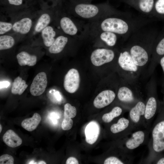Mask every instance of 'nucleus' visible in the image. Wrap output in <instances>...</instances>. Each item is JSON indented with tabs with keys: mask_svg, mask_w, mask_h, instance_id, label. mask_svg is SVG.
Returning <instances> with one entry per match:
<instances>
[{
	"mask_svg": "<svg viewBox=\"0 0 164 164\" xmlns=\"http://www.w3.org/2000/svg\"><path fill=\"white\" fill-rule=\"evenodd\" d=\"M73 125V121L71 118L67 117H64L61 124V128L64 131L70 129Z\"/></svg>",
	"mask_w": 164,
	"mask_h": 164,
	"instance_id": "72a5a7b5",
	"label": "nucleus"
},
{
	"mask_svg": "<svg viewBox=\"0 0 164 164\" xmlns=\"http://www.w3.org/2000/svg\"><path fill=\"white\" fill-rule=\"evenodd\" d=\"M100 127L95 121H92L86 126L85 130L86 142L93 144L97 141L100 133Z\"/></svg>",
	"mask_w": 164,
	"mask_h": 164,
	"instance_id": "a211bd4d",
	"label": "nucleus"
},
{
	"mask_svg": "<svg viewBox=\"0 0 164 164\" xmlns=\"http://www.w3.org/2000/svg\"><path fill=\"white\" fill-rule=\"evenodd\" d=\"M116 95L114 91L111 89L104 90L96 97L93 101L94 105L98 109L105 107L113 101Z\"/></svg>",
	"mask_w": 164,
	"mask_h": 164,
	"instance_id": "dca6fc26",
	"label": "nucleus"
},
{
	"mask_svg": "<svg viewBox=\"0 0 164 164\" xmlns=\"http://www.w3.org/2000/svg\"><path fill=\"white\" fill-rule=\"evenodd\" d=\"M56 32L53 27L48 26L42 31L41 36L45 45L50 47L55 40Z\"/></svg>",
	"mask_w": 164,
	"mask_h": 164,
	"instance_id": "b1692460",
	"label": "nucleus"
},
{
	"mask_svg": "<svg viewBox=\"0 0 164 164\" xmlns=\"http://www.w3.org/2000/svg\"><path fill=\"white\" fill-rule=\"evenodd\" d=\"M104 164H127L124 161L114 156L108 157L104 160Z\"/></svg>",
	"mask_w": 164,
	"mask_h": 164,
	"instance_id": "473e14b6",
	"label": "nucleus"
},
{
	"mask_svg": "<svg viewBox=\"0 0 164 164\" xmlns=\"http://www.w3.org/2000/svg\"><path fill=\"white\" fill-rule=\"evenodd\" d=\"M15 41L12 36L5 35L0 36V50H5L12 48L14 45Z\"/></svg>",
	"mask_w": 164,
	"mask_h": 164,
	"instance_id": "c85d7f7f",
	"label": "nucleus"
},
{
	"mask_svg": "<svg viewBox=\"0 0 164 164\" xmlns=\"http://www.w3.org/2000/svg\"><path fill=\"white\" fill-rule=\"evenodd\" d=\"M50 20V17L49 14L46 13L43 14L38 20L35 28V31L37 32L42 31L47 26Z\"/></svg>",
	"mask_w": 164,
	"mask_h": 164,
	"instance_id": "cd10ccee",
	"label": "nucleus"
},
{
	"mask_svg": "<svg viewBox=\"0 0 164 164\" xmlns=\"http://www.w3.org/2000/svg\"><path fill=\"white\" fill-rule=\"evenodd\" d=\"M28 87L26 81L22 78L18 77L15 78L12 83L11 92L14 94H22Z\"/></svg>",
	"mask_w": 164,
	"mask_h": 164,
	"instance_id": "a878e982",
	"label": "nucleus"
},
{
	"mask_svg": "<svg viewBox=\"0 0 164 164\" xmlns=\"http://www.w3.org/2000/svg\"><path fill=\"white\" fill-rule=\"evenodd\" d=\"M117 63L121 71L122 79L130 81H138L142 73L136 64L128 50L123 47L118 52Z\"/></svg>",
	"mask_w": 164,
	"mask_h": 164,
	"instance_id": "423d86ee",
	"label": "nucleus"
},
{
	"mask_svg": "<svg viewBox=\"0 0 164 164\" xmlns=\"http://www.w3.org/2000/svg\"><path fill=\"white\" fill-rule=\"evenodd\" d=\"M147 98L145 101L144 127L150 129L151 122L160 109L161 102L158 99L156 83L152 77L146 87Z\"/></svg>",
	"mask_w": 164,
	"mask_h": 164,
	"instance_id": "39448f33",
	"label": "nucleus"
},
{
	"mask_svg": "<svg viewBox=\"0 0 164 164\" xmlns=\"http://www.w3.org/2000/svg\"><path fill=\"white\" fill-rule=\"evenodd\" d=\"M163 56L164 34L155 40L152 48L151 61L146 75L148 76L152 75L156 67L159 64V59Z\"/></svg>",
	"mask_w": 164,
	"mask_h": 164,
	"instance_id": "9b49d317",
	"label": "nucleus"
},
{
	"mask_svg": "<svg viewBox=\"0 0 164 164\" xmlns=\"http://www.w3.org/2000/svg\"><path fill=\"white\" fill-rule=\"evenodd\" d=\"M152 15L164 18V0H156L155 1Z\"/></svg>",
	"mask_w": 164,
	"mask_h": 164,
	"instance_id": "c756f323",
	"label": "nucleus"
},
{
	"mask_svg": "<svg viewBox=\"0 0 164 164\" xmlns=\"http://www.w3.org/2000/svg\"><path fill=\"white\" fill-rule=\"evenodd\" d=\"M47 84V80L46 73L43 72L39 73L35 77L30 86L31 94L35 96L41 95L45 91Z\"/></svg>",
	"mask_w": 164,
	"mask_h": 164,
	"instance_id": "2eb2a0df",
	"label": "nucleus"
},
{
	"mask_svg": "<svg viewBox=\"0 0 164 164\" xmlns=\"http://www.w3.org/2000/svg\"><path fill=\"white\" fill-rule=\"evenodd\" d=\"M77 114L76 108L72 106L70 104L67 103L64 106V117H67L72 118H74Z\"/></svg>",
	"mask_w": 164,
	"mask_h": 164,
	"instance_id": "7c9ffc66",
	"label": "nucleus"
},
{
	"mask_svg": "<svg viewBox=\"0 0 164 164\" xmlns=\"http://www.w3.org/2000/svg\"><path fill=\"white\" fill-rule=\"evenodd\" d=\"M14 162V158L11 155L5 154L0 157V164H13Z\"/></svg>",
	"mask_w": 164,
	"mask_h": 164,
	"instance_id": "f704fd0d",
	"label": "nucleus"
},
{
	"mask_svg": "<svg viewBox=\"0 0 164 164\" xmlns=\"http://www.w3.org/2000/svg\"><path fill=\"white\" fill-rule=\"evenodd\" d=\"M38 164H46V162H45L43 161H40L38 163Z\"/></svg>",
	"mask_w": 164,
	"mask_h": 164,
	"instance_id": "79ce46f5",
	"label": "nucleus"
},
{
	"mask_svg": "<svg viewBox=\"0 0 164 164\" xmlns=\"http://www.w3.org/2000/svg\"><path fill=\"white\" fill-rule=\"evenodd\" d=\"M155 38L151 39H132L125 46L136 64L145 75L150 63L153 45Z\"/></svg>",
	"mask_w": 164,
	"mask_h": 164,
	"instance_id": "f03ea898",
	"label": "nucleus"
},
{
	"mask_svg": "<svg viewBox=\"0 0 164 164\" xmlns=\"http://www.w3.org/2000/svg\"><path fill=\"white\" fill-rule=\"evenodd\" d=\"M154 162L156 164H164V155L162 154L159 155L154 161Z\"/></svg>",
	"mask_w": 164,
	"mask_h": 164,
	"instance_id": "c9c22d12",
	"label": "nucleus"
},
{
	"mask_svg": "<svg viewBox=\"0 0 164 164\" xmlns=\"http://www.w3.org/2000/svg\"><path fill=\"white\" fill-rule=\"evenodd\" d=\"M132 23L118 13H111L88 25L89 32L107 31L121 37L128 34L132 29Z\"/></svg>",
	"mask_w": 164,
	"mask_h": 164,
	"instance_id": "f257e3e1",
	"label": "nucleus"
},
{
	"mask_svg": "<svg viewBox=\"0 0 164 164\" xmlns=\"http://www.w3.org/2000/svg\"><path fill=\"white\" fill-rule=\"evenodd\" d=\"M159 64L161 65L164 74V56H162L159 59Z\"/></svg>",
	"mask_w": 164,
	"mask_h": 164,
	"instance_id": "ea45409f",
	"label": "nucleus"
},
{
	"mask_svg": "<svg viewBox=\"0 0 164 164\" xmlns=\"http://www.w3.org/2000/svg\"><path fill=\"white\" fill-rule=\"evenodd\" d=\"M10 83L8 81H3L0 82V89L2 88L7 87L9 85Z\"/></svg>",
	"mask_w": 164,
	"mask_h": 164,
	"instance_id": "58836bf2",
	"label": "nucleus"
},
{
	"mask_svg": "<svg viewBox=\"0 0 164 164\" xmlns=\"http://www.w3.org/2000/svg\"><path fill=\"white\" fill-rule=\"evenodd\" d=\"M18 63L21 66L28 65L32 66L37 62V57L36 55H32L25 51H22L16 56Z\"/></svg>",
	"mask_w": 164,
	"mask_h": 164,
	"instance_id": "4be33fe9",
	"label": "nucleus"
},
{
	"mask_svg": "<svg viewBox=\"0 0 164 164\" xmlns=\"http://www.w3.org/2000/svg\"><path fill=\"white\" fill-rule=\"evenodd\" d=\"M69 40L68 38L63 35H60L56 37L53 44L49 48L50 53L57 54L61 52L64 49Z\"/></svg>",
	"mask_w": 164,
	"mask_h": 164,
	"instance_id": "412c9836",
	"label": "nucleus"
},
{
	"mask_svg": "<svg viewBox=\"0 0 164 164\" xmlns=\"http://www.w3.org/2000/svg\"><path fill=\"white\" fill-rule=\"evenodd\" d=\"M36 162H34L33 161H32L30 162L29 164H37Z\"/></svg>",
	"mask_w": 164,
	"mask_h": 164,
	"instance_id": "37998d69",
	"label": "nucleus"
},
{
	"mask_svg": "<svg viewBox=\"0 0 164 164\" xmlns=\"http://www.w3.org/2000/svg\"><path fill=\"white\" fill-rule=\"evenodd\" d=\"M122 80V84L118 89L117 97L123 107L129 110L139 101L143 99L142 89L138 81Z\"/></svg>",
	"mask_w": 164,
	"mask_h": 164,
	"instance_id": "20e7f679",
	"label": "nucleus"
},
{
	"mask_svg": "<svg viewBox=\"0 0 164 164\" xmlns=\"http://www.w3.org/2000/svg\"><path fill=\"white\" fill-rule=\"evenodd\" d=\"M41 119L40 115L37 113H35L32 117L23 120L21 123V126L28 131L34 130L40 123Z\"/></svg>",
	"mask_w": 164,
	"mask_h": 164,
	"instance_id": "5701e85b",
	"label": "nucleus"
},
{
	"mask_svg": "<svg viewBox=\"0 0 164 164\" xmlns=\"http://www.w3.org/2000/svg\"><path fill=\"white\" fill-rule=\"evenodd\" d=\"M9 3L15 5H19L22 3V0H7Z\"/></svg>",
	"mask_w": 164,
	"mask_h": 164,
	"instance_id": "4c0bfd02",
	"label": "nucleus"
},
{
	"mask_svg": "<svg viewBox=\"0 0 164 164\" xmlns=\"http://www.w3.org/2000/svg\"><path fill=\"white\" fill-rule=\"evenodd\" d=\"M80 78L77 70L72 68L65 75L63 86L65 90L70 93L75 92L80 86Z\"/></svg>",
	"mask_w": 164,
	"mask_h": 164,
	"instance_id": "ddd939ff",
	"label": "nucleus"
},
{
	"mask_svg": "<svg viewBox=\"0 0 164 164\" xmlns=\"http://www.w3.org/2000/svg\"><path fill=\"white\" fill-rule=\"evenodd\" d=\"M60 26L67 35L75 38H84L88 36V26H84L75 19L64 16L60 21Z\"/></svg>",
	"mask_w": 164,
	"mask_h": 164,
	"instance_id": "6e6552de",
	"label": "nucleus"
},
{
	"mask_svg": "<svg viewBox=\"0 0 164 164\" xmlns=\"http://www.w3.org/2000/svg\"><path fill=\"white\" fill-rule=\"evenodd\" d=\"M32 25V20L29 18H24L15 22L12 29L15 32L25 34L29 32Z\"/></svg>",
	"mask_w": 164,
	"mask_h": 164,
	"instance_id": "aec40b11",
	"label": "nucleus"
},
{
	"mask_svg": "<svg viewBox=\"0 0 164 164\" xmlns=\"http://www.w3.org/2000/svg\"><path fill=\"white\" fill-rule=\"evenodd\" d=\"M113 134L122 133L125 137L134 130L133 126L129 119L121 117L116 123L112 125L110 128Z\"/></svg>",
	"mask_w": 164,
	"mask_h": 164,
	"instance_id": "f3484780",
	"label": "nucleus"
},
{
	"mask_svg": "<svg viewBox=\"0 0 164 164\" xmlns=\"http://www.w3.org/2000/svg\"><path fill=\"white\" fill-rule=\"evenodd\" d=\"M158 115L151 131L149 159L153 161L164 152V104L161 102Z\"/></svg>",
	"mask_w": 164,
	"mask_h": 164,
	"instance_id": "7ed1b4c3",
	"label": "nucleus"
},
{
	"mask_svg": "<svg viewBox=\"0 0 164 164\" xmlns=\"http://www.w3.org/2000/svg\"><path fill=\"white\" fill-rule=\"evenodd\" d=\"M110 13L102 11L95 5L81 3L75 6L71 14L74 17L88 20L91 22L97 21Z\"/></svg>",
	"mask_w": 164,
	"mask_h": 164,
	"instance_id": "0eeeda50",
	"label": "nucleus"
},
{
	"mask_svg": "<svg viewBox=\"0 0 164 164\" xmlns=\"http://www.w3.org/2000/svg\"><path fill=\"white\" fill-rule=\"evenodd\" d=\"M2 139L8 146L15 148L20 145L22 143L21 138L12 130H7L4 134Z\"/></svg>",
	"mask_w": 164,
	"mask_h": 164,
	"instance_id": "6ab92c4d",
	"label": "nucleus"
},
{
	"mask_svg": "<svg viewBox=\"0 0 164 164\" xmlns=\"http://www.w3.org/2000/svg\"><path fill=\"white\" fill-rule=\"evenodd\" d=\"M12 24L9 22L0 21V34L2 35L10 30L12 28Z\"/></svg>",
	"mask_w": 164,
	"mask_h": 164,
	"instance_id": "2f4dec72",
	"label": "nucleus"
},
{
	"mask_svg": "<svg viewBox=\"0 0 164 164\" xmlns=\"http://www.w3.org/2000/svg\"><path fill=\"white\" fill-rule=\"evenodd\" d=\"M145 101L143 99L138 102L129 110L128 119L134 129L144 127Z\"/></svg>",
	"mask_w": 164,
	"mask_h": 164,
	"instance_id": "f8f14e48",
	"label": "nucleus"
},
{
	"mask_svg": "<svg viewBox=\"0 0 164 164\" xmlns=\"http://www.w3.org/2000/svg\"><path fill=\"white\" fill-rule=\"evenodd\" d=\"M2 129V127L1 124L0 125V133L1 132Z\"/></svg>",
	"mask_w": 164,
	"mask_h": 164,
	"instance_id": "c03bdc74",
	"label": "nucleus"
},
{
	"mask_svg": "<svg viewBox=\"0 0 164 164\" xmlns=\"http://www.w3.org/2000/svg\"><path fill=\"white\" fill-rule=\"evenodd\" d=\"M114 50L107 48L96 49L91 53L90 60L92 64L98 67L113 61L118 58V53L116 54Z\"/></svg>",
	"mask_w": 164,
	"mask_h": 164,
	"instance_id": "9d476101",
	"label": "nucleus"
},
{
	"mask_svg": "<svg viewBox=\"0 0 164 164\" xmlns=\"http://www.w3.org/2000/svg\"><path fill=\"white\" fill-rule=\"evenodd\" d=\"M150 129L138 130L125 137L124 145L125 152L127 153L145 143L148 138Z\"/></svg>",
	"mask_w": 164,
	"mask_h": 164,
	"instance_id": "1a4fd4ad",
	"label": "nucleus"
},
{
	"mask_svg": "<svg viewBox=\"0 0 164 164\" xmlns=\"http://www.w3.org/2000/svg\"><path fill=\"white\" fill-rule=\"evenodd\" d=\"M89 36H90V38H94L96 40L102 42L109 48L116 46L121 37L115 33L107 31L89 32Z\"/></svg>",
	"mask_w": 164,
	"mask_h": 164,
	"instance_id": "4468645a",
	"label": "nucleus"
},
{
	"mask_svg": "<svg viewBox=\"0 0 164 164\" xmlns=\"http://www.w3.org/2000/svg\"><path fill=\"white\" fill-rule=\"evenodd\" d=\"M155 2L154 0H138V9L143 14L152 15Z\"/></svg>",
	"mask_w": 164,
	"mask_h": 164,
	"instance_id": "393cba45",
	"label": "nucleus"
},
{
	"mask_svg": "<svg viewBox=\"0 0 164 164\" xmlns=\"http://www.w3.org/2000/svg\"><path fill=\"white\" fill-rule=\"evenodd\" d=\"M124 108L116 106L114 107L109 112L104 114L102 117V120L106 123H109L115 118L120 116L124 112ZM127 111V110H126Z\"/></svg>",
	"mask_w": 164,
	"mask_h": 164,
	"instance_id": "bb28decb",
	"label": "nucleus"
},
{
	"mask_svg": "<svg viewBox=\"0 0 164 164\" xmlns=\"http://www.w3.org/2000/svg\"><path fill=\"white\" fill-rule=\"evenodd\" d=\"M66 164H78L79 162L78 160L75 157H69L67 160Z\"/></svg>",
	"mask_w": 164,
	"mask_h": 164,
	"instance_id": "e433bc0d",
	"label": "nucleus"
},
{
	"mask_svg": "<svg viewBox=\"0 0 164 164\" xmlns=\"http://www.w3.org/2000/svg\"><path fill=\"white\" fill-rule=\"evenodd\" d=\"M163 93H164V96H163V101H162V102L164 104V80L163 82Z\"/></svg>",
	"mask_w": 164,
	"mask_h": 164,
	"instance_id": "a19ab883",
	"label": "nucleus"
}]
</instances>
